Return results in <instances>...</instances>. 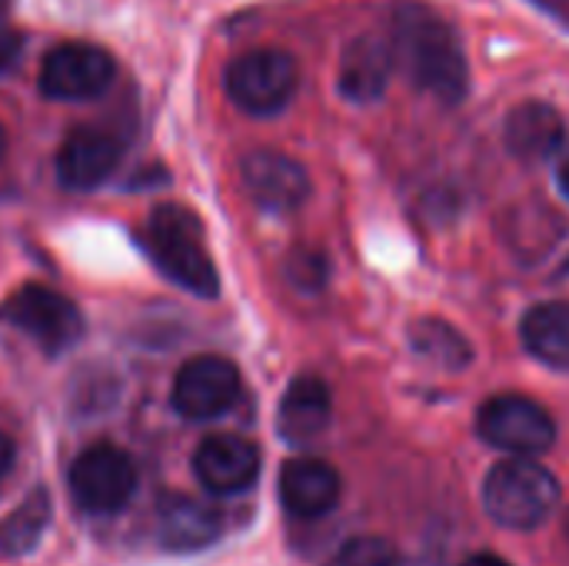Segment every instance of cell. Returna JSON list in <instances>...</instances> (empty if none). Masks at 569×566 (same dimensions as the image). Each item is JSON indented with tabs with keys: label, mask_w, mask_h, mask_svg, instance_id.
<instances>
[{
	"label": "cell",
	"mask_w": 569,
	"mask_h": 566,
	"mask_svg": "<svg viewBox=\"0 0 569 566\" xmlns=\"http://www.w3.org/2000/svg\"><path fill=\"white\" fill-rule=\"evenodd\" d=\"M393 53L420 90L460 103L470 90V67L460 33L423 3H400L393 13Z\"/></svg>",
	"instance_id": "6da1fadb"
},
{
	"label": "cell",
	"mask_w": 569,
	"mask_h": 566,
	"mask_svg": "<svg viewBox=\"0 0 569 566\" xmlns=\"http://www.w3.org/2000/svg\"><path fill=\"white\" fill-rule=\"evenodd\" d=\"M143 247L153 257V264L183 290L203 300H213L220 294L217 267L203 247V227L187 207L180 203L157 207L143 227Z\"/></svg>",
	"instance_id": "7a4b0ae2"
},
{
	"label": "cell",
	"mask_w": 569,
	"mask_h": 566,
	"mask_svg": "<svg viewBox=\"0 0 569 566\" xmlns=\"http://www.w3.org/2000/svg\"><path fill=\"white\" fill-rule=\"evenodd\" d=\"M483 507L507 530H537L560 507V484L543 464L507 457L483 480Z\"/></svg>",
	"instance_id": "3957f363"
},
{
	"label": "cell",
	"mask_w": 569,
	"mask_h": 566,
	"mask_svg": "<svg viewBox=\"0 0 569 566\" xmlns=\"http://www.w3.org/2000/svg\"><path fill=\"white\" fill-rule=\"evenodd\" d=\"M300 87V70L297 60L287 50H247L227 67V93L230 100L253 113V117H270L280 113Z\"/></svg>",
	"instance_id": "277c9868"
},
{
	"label": "cell",
	"mask_w": 569,
	"mask_h": 566,
	"mask_svg": "<svg viewBox=\"0 0 569 566\" xmlns=\"http://www.w3.org/2000/svg\"><path fill=\"white\" fill-rule=\"evenodd\" d=\"M70 497L83 514L110 517L123 510V504L137 490V467L127 450L117 444H93L87 447L70 467Z\"/></svg>",
	"instance_id": "5b68a950"
},
{
	"label": "cell",
	"mask_w": 569,
	"mask_h": 566,
	"mask_svg": "<svg viewBox=\"0 0 569 566\" xmlns=\"http://www.w3.org/2000/svg\"><path fill=\"white\" fill-rule=\"evenodd\" d=\"M0 320L30 337L43 354H63L83 334L80 310L63 294L40 284L13 290L0 307Z\"/></svg>",
	"instance_id": "8992f818"
},
{
	"label": "cell",
	"mask_w": 569,
	"mask_h": 566,
	"mask_svg": "<svg viewBox=\"0 0 569 566\" xmlns=\"http://www.w3.org/2000/svg\"><path fill=\"white\" fill-rule=\"evenodd\" d=\"M477 430L490 447L510 457H537L550 450L557 440L553 417L537 400L520 397V394H503V397L487 400L480 407Z\"/></svg>",
	"instance_id": "52a82bcc"
},
{
	"label": "cell",
	"mask_w": 569,
	"mask_h": 566,
	"mask_svg": "<svg viewBox=\"0 0 569 566\" xmlns=\"http://www.w3.org/2000/svg\"><path fill=\"white\" fill-rule=\"evenodd\" d=\"M113 57L93 43H60L40 63V93L50 100H93L113 83Z\"/></svg>",
	"instance_id": "ba28073f"
},
{
	"label": "cell",
	"mask_w": 569,
	"mask_h": 566,
	"mask_svg": "<svg viewBox=\"0 0 569 566\" xmlns=\"http://www.w3.org/2000/svg\"><path fill=\"white\" fill-rule=\"evenodd\" d=\"M240 397V370L227 357H193L173 380V407L187 420H217Z\"/></svg>",
	"instance_id": "9c48e42d"
},
{
	"label": "cell",
	"mask_w": 569,
	"mask_h": 566,
	"mask_svg": "<svg viewBox=\"0 0 569 566\" xmlns=\"http://www.w3.org/2000/svg\"><path fill=\"white\" fill-rule=\"evenodd\" d=\"M193 474L217 497L243 494L260 477V450L237 434H213L193 454Z\"/></svg>",
	"instance_id": "30bf717a"
},
{
	"label": "cell",
	"mask_w": 569,
	"mask_h": 566,
	"mask_svg": "<svg viewBox=\"0 0 569 566\" xmlns=\"http://www.w3.org/2000/svg\"><path fill=\"white\" fill-rule=\"evenodd\" d=\"M240 177L253 203L273 214L297 210L310 197L307 170L280 150H253L240 163Z\"/></svg>",
	"instance_id": "8fae6325"
},
{
	"label": "cell",
	"mask_w": 569,
	"mask_h": 566,
	"mask_svg": "<svg viewBox=\"0 0 569 566\" xmlns=\"http://www.w3.org/2000/svg\"><path fill=\"white\" fill-rule=\"evenodd\" d=\"M123 147L113 133L100 127H77L57 150V180L67 190H93L113 177L120 167Z\"/></svg>",
	"instance_id": "7c38bea8"
},
{
	"label": "cell",
	"mask_w": 569,
	"mask_h": 566,
	"mask_svg": "<svg viewBox=\"0 0 569 566\" xmlns=\"http://www.w3.org/2000/svg\"><path fill=\"white\" fill-rule=\"evenodd\" d=\"M393 63H397V53L387 37L360 33L340 53L337 87L353 103H373L383 97V90L393 77Z\"/></svg>",
	"instance_id": "4fadbf2b"
},
{
	"label": "cell",
	"mask_w": 569,
	"mask_h": 566,
	"mask_svg": "<svg viewBox=\"0 0 569 566\" xmlns=\"http://www.w3.org/2000/svg\"><path fill=\"white\" fill-rule=\"evenodd\" d=\"M340 500V477L330 464L300 457L280 470V504L297 520H320Z\"/></svg>",
	"instance_id": "5bb4252c"
},
{
	"label": "cell",
	"mask_w": 569,
	"mask_h": 566,
	"mask_svg": "<svg viewBox=\"0 0 569 566\" xmlns=\"http://www.w3.org/2000/svg\"><path fill=\"white\" fill-rule=\"evenodd\" d=\"M223 530V517L217 507L187 497V494H167L157 507V534L160 544L173 554H193L210 544H217Z\"/></svg>",
	"instance_id": "9a60e30c"
},
{
	"label": "cell",
	"mask_w": 569,
	"mask_h": 566,
	"mask_svg": "<svg viewBox=\"0 0 569 566\" xmlns=\"http://www.w3.org/2000/svg\"><path fill=\"white\" fill-rule=\"evenodd\" d=\"M503 140H507V150L520 160H547L563 147L567 127H563V117L550 103L527 100L510 110L503 123Z\"/></svg>",
	"instance_id": "2e32d148"
},
{
	"label": "cell",
	"mask_w": 569,
	"mask_h": 566,
	"mask_svg": "<svg viewBox=\"0 0 569 566\" xmlns=\"http://www.w3.org/2000/svg\"><path fill=\"white\" fill-rule=\"evenodd\" d=\"M333 404H330V390L323 380L317 377H297L277 410V430L287 444H310L313 437H320L330 424Z\"/></svg>",
	"instance_id": "e0dca14e"
},
{
	"label": "cell",
	"mask_w": 569,
	"mask_h": 566,
	"mask_svg": "<svg viewBox=\"0 0 569 566\" xmlns=\"http://www.w3.org/2000/svg\"><path fill=\"white\" fill-rule=\"evenodd\" d=\"M520 337L540 364L569 370V304L553 300L533 307L520 324Z\"/></svg>",
	"instance_id": "ac0fdd59"
},
{
	"label": "cell",
	"mask_w": 569,
	"mask_h": 566,
	"mask_svg": "<svg viewBox=\"0 0 569 566\" xmlns=\"http://www.w3.org/2000/svg\"><path fill=\"white\" fill-rule=\"evenodd\" d=\"M50 517H53V507H50V497L47 490H30L3 520H0V554L3 557H23L30 554L43 530L50 527Z\"/></svg>",
	"instance_id": "d6986e66"
},
{
	"label": "cell",
	"mask_w": 569,
	"mask_h": 566,
	"mask_svg": "<svg viewBox=\"0 0 569 566\" xmlns=\"http://www.w3.org/2000/svg\"><path fill=\"white\" fill-rule=\"evenodd\" d=\"M413 354L443 367V370H460L470 364V344L447 324V320H420L410 330Z\"/></svg>",
	"instance_id": "ffe728a7"
},
{
	"label": "cell",
	"mask_w": 569,
	"mask_h": 566,
	"mask_svg": "<svg viewBox=\"0 0 569 566\" xmlns=\"http://www.w3.org/2000/svg\"><path fill=\"white\" fill-rule=\"evenodd\" d=\"M333 566H403L400 550L383 537H357L343 544Z\"/></svg>",
	"instance_id": "44dd1931"
},
{
	"label": "cell",
	"mask_w": 569,
	"mask_h": 566,
	"mask_svg": "<svg viewBox=\"0 0 569 566\" xmlns=\"http://www.w3.org/2000/svg\"><path fill=\"white\" fill-rule=\"evenodd\" d=\"M20 50H23V37H20V30H13L10 23H3V20H0V73H3V70H10V67L17 63Z\"/></svg>",
	"instance_id": "7402d4cb"
},
{
	"label": "cell",
	"mask_w": 569,
	"mask_h": 566,
	"mask_svg": "<svg viewBox=\"0 0 569 566\" xmlns=\"http://www.w3.org/2000/svg\"><path fill=\"white\" fill-rule=\"evenodd\" d=\"M13 460H17V447H13V440L7 434H0V480L10 474Z\"/></svg>",
	"instance_id": "603a6c76"
},
{
	"label": "cell",
	"mask_w": 569,
	"mask_h": 566,
	"mask_svg": "<svg viewBox=\"0 0 569 566\" xmlns=\"http://www.w3.org/2000/svg\"><path fill=\"white\" fill-rule=\"evenodd\" d=\"M463 566H510L503 557H493V554H477V557H470Z\"/></svg>",
	"instance_id": "cb8c5ba5"
},
{
	"label": "cell",
	"mask_w": 569,
	"mask_h": 566,
	"mask_svg": "<svg viewBox=\"0 0 569 566\" xmlns=\"http://www.w3.org/2000/svg\"><path fill=\"white\" fill-rule=\"evenodd\" d=\"M557 180H560V190L567 193V200H569V153L563 157V163H560V173H557Z\"/></svg>",
	"instance_id": "d4e9b609"
},
{
	"label": "cell",
	"mask_w": 569,
	"mask_h": 566,
	"mask_svg": "<svg viewBox=\"0 0 569 566\" xmlns=\"http://www.w3.org/2000/svg\"><path fill=\"white\" fill-rule=\"evenodd\" d=\"M7 153V130H3V123H0V157Z\"/></svg>",
	"instance_id": "484cf974"
},
{
	"label": "cell",
	"mask_w": 569,
	"mask_h": 566,
	"mask_svg": "<svg viewBox=\"0 0 569 566\" xmlns=\"http://www.w3.org/2000/svg\"><path fill=\"white\" fill-rule=\"evenodd\" d=\"M567 537H569V514H567Z\"/></svg>",
	"instance_id": "4316f807"
},
{
	"label": "cell",
	"mask_w": 569,
	"mask_h": 566,
	"mask_svg": "<svg viewBox=\"0 0 569 566\" xmlns=\"http://www.w3.org/2000/svg\"><path fill=\"white\" fill-rule=\"evenodd\" d=\"M3 3H7V0H0V7H3Z\"/></svg>",
	"instance_id": "83f0119b"
}]
</instances>
